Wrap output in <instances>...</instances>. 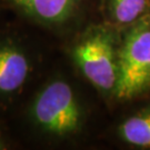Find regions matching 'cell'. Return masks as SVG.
<instances>
[{"instance_id": "6da1fadb", "label": "cell", "mask_w": 150, "mask_h": 150, "mask_svg": "<svg viewBox=\"0 0 150 150\" xmlns=\"http://www.w3.org/2000/svg\"><path fill=\"white\" fill-rule=\"evenodd\" d=\"M119 50L113 33L107 28L89 31L76 45L74 58L81 72L102 92H115L118 81Z\"/></svg>"}, {"instance_id": "7a4b0ae2", "label": "cell", "mask_w": 150, "mask_h": 150, "mask_svg": "<svg viewBox=\"0 0 150 150\" xmlns=\"http://www.w3.org/2000/svg\"><path fill=\"white\" fill-rule=\"evenodd\" d=\"M150 89V21L138 22L127 33L118 57L115 95L131 99Z\"/></svg>"}, {"instance_id": "3957f363", "label": "cell", "mask_w": 150, "mask_h": 150, "mask_svg": "<svg viewBox=\"0 0 150 150\" xmlns=\"http://www.w3.org/2000/svg\"><path fill=\"white\" fill-rule=\"evenodd\" d=\"M35 122L47 134L68 136L81 123V109L72 88L64 80L51 81L39 92L31 108Z\"/></svg>"}, {"instance_id": "277c9868", "label": "cell", "mask_w": 150, "mask_h": 150, "mask_svg": "<svg viewBox=\"0 0 150 150\" xmlns=\"http://www.w3.org/2000/svg\"><path fill=\"white\" fill-rule=\"evenodd\" d=\"M27 56L16 46H0V95H9L19 90L29 74Z\"/></svg>"}, {"instance_id": "5b68a950", "label": "cell", "mask_w": 150, "mask_h": 150, "mask_svg": "<svg viewBox=\"0 0 150 150\" xmlns=\"http://www.w3.org/2000/svg\"><path fill=\"white\" fill-rule=\"evenodd\" d=\"M32 18L45 23H60L72 16L80 0H11Z\"/></svg>"}, {"instance_id": "8992f818", "label": "cell", "mask_w": 150, "mask_h": 150, "mask_svg": "<svg viewBox=\"0 0 150 150\" xmlns=\"http://www.w3.org/2000/svg\"><path fill=\"white\" fill-rule=\"evenodd\" d=\"M126 142L141 148H150V109L128 118L119 128Z\"/></svg>"}, {"instance_id": "52a82bcc", "label": "cell", "mask_w": 150, "mask_h": 150, "mask_svg": "<svg viewBox=\"0 0 150 150\" xmlns=\"http://www.w3.org/2000/svg\"><path fill=\"white\" fill-rule=\"evenodd\" d=\"M147 5L148 0H109V11L117 23L128 25L142 16Z\"/></svg>"}, {"instance_id": "ba28073f", "label": "cell", "mask_w": 150, "mask_h": 150, "mask_svg": "<svg viewBox=\"0 0 150 150\" xmlns=\"http://www.w3.org/2000/svg\"><path fill=\"white\" fill-rule=\"evenodd\" d=\"M4 148H5V145H4V142L0 139V149H4Z\"/></svg>"}]
</instances>
